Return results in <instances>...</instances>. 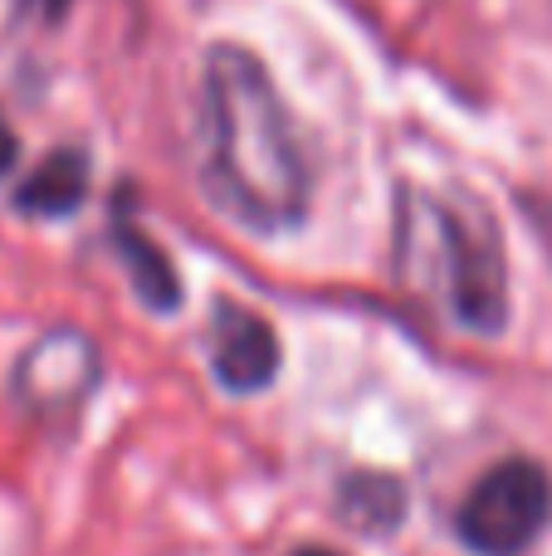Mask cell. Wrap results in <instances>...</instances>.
Masks as SVG:
<instances>
[{
    "label": "cell",
    "instance_id": "6da1fadb",
    "mask_svg": "<svg viewBox=\"0 0 552 556\" xmlns=\"http://www.w3.org/2000/svg\"><path fill=\"white\" fill-rule=\"evenodd\" d=\"M201 127L205 186L215 201L260 235L299 230L313 201L309 156L254 49L230 45V39L205 49Z\"/></svg>",
    "mask_w": 552,
    "mask_h": 556
},
{
    "label": "cell",
    "instance_id": "7a4b0ae2",
    "mask_svg": "<svg viewBox=\"0 0 552 556\" xmlns=\"http://www.w3.org/2000/svg\"><path fill=\"white\" fill-rule=\"evenodd\" d=\"M397 264L440 288L465 332H504L509 269L494 215L469 195H436L421 186L397 191Z\"/></svg>",
    "mask_w": 552,
    "mask_h": 556
},
{
    "label": "cell",
    "instance_id": "3957f363",
    "mask_svg": "<svg viewBox=\"0 0 552 556\" xmlns=\"http://www.w3.org/2000/svg\"><path fill=\"white\" fill-rule=\"evenodd\" d=\"M552 518V479L534 459H504L479 473L460 503V542L479 556H524Z\"/></svg>",
    "mask_w": 552,
    "mask_h": 556
},
{
    "label": "cell",
    "instance_id": "277c9868",
    "mask_svg": "<svg viewBox=\"0 0 552 556\" xmlns=\"http://www.w3.org/2000/svg\"><path fill=\"white\" fill-rule=\"evenodd\" d=\"M98 346L74 327H54L15 362V395L35 415H74L98 386Z\"/></svg>",
    "mask_w": 552,
    "mask_h": 556
},
{
    "label": "cell",
    "instance_id": "5b68a950",
    "mask_svg": "<svg viewBox=\"0 0 552 556\" xmlns=\"http://www.w3.org/2000/svg\"><path fill=\"white\" fill-rule=\"evenodd\" d=\"M211 366L225 391L260 395L279 376V337H274V327L260 313L221 303L211 323Z\"/></svg>",
    "mask_w": 552,
    "mask_h": 556
},
{
    "label": "cell",
    "instance_id": "8992f818",
    "mask_svg": "<svg viewBox=\"0 0 552 556\" xmlns=\"http://www.w3.org/2000/svg\"><path fill=\"white\" fill-rule=\"evenodd\" d=\"M113 250H117V260H123L133 293L142 298L152 313H176V307H181V298H186L181 274L166 260L162 244L133 220V195H123V191H117V201H113Z\"/></svg>",
    "mask_w": 552,
    "mask_h": 556
},
{
    "label": "cell",
    "instance_id": "52a82bcc",
    "mask_svg": "<svg viewBox=\"0 0 552 556\" xmlns=\"http://www.w3.org/2000/svg\"><path fill=\"white\" fill-rule=\"evenodd\" d=\"M88 195V156L78 147L49 152L25 181L15 186V211L29 220H64Z\"/></svg>",
    "mask_w": 552,
    "mask_h": 556
},
{
    "label": "cell",
    "instance_id": "ba28073f",
    "mask_svg": "<svg viewBox=\"0 0 552 556\" xmlns=\"http://www.w3.org/2000/svg\"><path fill=\"white\" fill-rule=\"evenodd\" d=\"M338 508L357 532L381 538V532L401 528V518H406V489L391 473H348L338 489Z\"/></svg>",
    "mask_w": 552,
    "mask_h": 556
},
{
    "label": "cell",
    "instance_id": "9c48e42d",
    "mask_svg": "<svg viewBox=\"0 0 552 556\" xmlns=\"http://www.w3.org/2000/svg\"><path fill=\"white\" fill-rule=\"evenodd\" d=\"M15 156H20V137H15V127L5 123V113H0V181L10 176V166H15Z\"/></svg>",
    "mask_w": 552,
    "mask_h": 556
},
{
    "label": "cell",
    "instance_id": "30bf717a",
    "mask_svg": "<svg viewBox=\"0 0 552 556\" xmlns=\"http://www.w3.org/2000/svg\"><path fill=\"white\" fill-rule=\"evenodd\" d=\"M25 5L35 10V15H45V20H59L68 5H74V0H25Z\"/></svg>",
    "mask_w": 552,
    "mask_h": 556
},
{
    "label": "cell",
    "instance_id": "8fae6325",
    "mask_svg": "<svg viewBox=\"0 0 552 556\" xmlns=\"http://www.w3.org/2000/svg\"><path fill=\"white\" fill-rule=\"evenodd\" d=\"M293 556H338V552H323V547H303V552H293Z\"/></svg>",
    "mask_w": 552,
    "mask_h": 556
}]
</instances>
